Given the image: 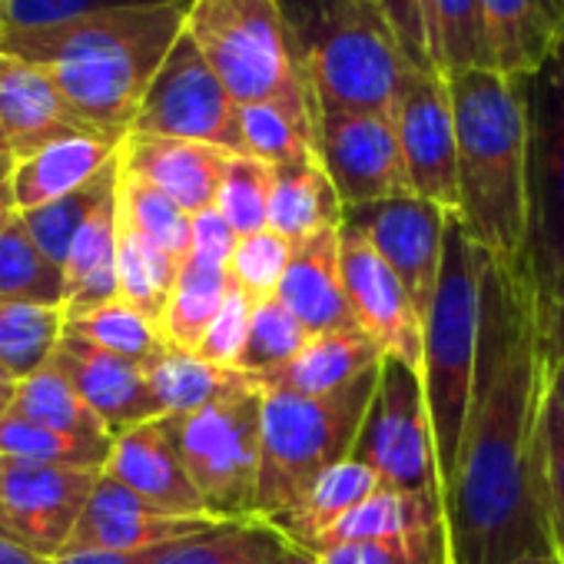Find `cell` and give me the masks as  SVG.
I'll return each mask as SVG.
<instances>
[{
    "label": "cell",
    "instance_id": "obj_1",
    "mask_svg": "<svg viewBox=\"0 0 564 564\" xmlns=\"http://www.w3.org/2000/svg\"><path fill=\"white\" fill-rule=\"evenodd\" d=\"M541 405L534 293L518 265L488 259L475 395L445 488L448 564L554 557L541 501Z\"/></svg>",
    "mask_w": 564,
    "mask_h": 564
},
{
    "label": "cell",
    "instance_id": "obj_2",
    "mask_svg": "<svg viewBox=\"0 0 564 564\" xmlns=\"http://www.w3.org/2000/svg\"><path fill=\"white\" fill-rule=\"evenodd\" d=\"M186 11L189 0H166L54 28H0V54L41 67L90 130L127 140Z\"/></svg>",
    "mask_w": 564,
    "mask_h": 564
},
{
    "label": "cell",
    "instance_id": "obj_3",
    "mask_svg": "<svg viewBox=\"0 0 564 564\" xmlns=\"http://www.w3.org/2000/svg\"><path fill=\"white\" fill-rule=\"evenodd\" d=\"M458 130V223L498 262L518 265L528 232V80L495 70L448 77Z\"/></svg>",
    "mask_w": 564,
    "mask_h": 564
},
{
    "label": "cell",
    "instance_id": "obj_4",
    "mask_svg": "<svg viewBox=\"0 0 564 564\" xmlns=\"http://www.w3.org/2000/svg\"><path fill=\"white\" fill-rule=\"evenodd\" d=\"M319 113H392L412 70L369 0H279Z\"/></svg>",
    "mask_w": 564,
    "mask_h": 564
},
{
    "label": "cell",
    "instance_id": "obj_5",
    "mask_svg": "<svg viewBox=\"0 0 564 564\" xmlns=\"http://www.w3.org/2000/svg\"><path fill=\"white\" fill-rule=\"evenodd\" d=\"M488 259L491 256L465 232L458 216H452L435 303L425 319V372H422L425 402L435 429L442 491L455 475V458L475 395Z\"/></svg>",
    "mask_w": 564,
    "mask_h": 564
},
{
    "label": "cell",
    "instance_id": "obj_6",
    "mask_svg": "<svg viewBox=\"0 0 564 564\" xmlns=\"http://www.w3.org/2000/svg\"><path fill=\"white\" fill-rule=\"evenodd\" d=\"M376 386L379 369L329 395L262 389L256 521H272L293 511L333 465L352 458Z\"/></svg>",
    "mask_w": 564,
    "mask_h": 564
},
{
    "label": "cell",
    "instance_id": "obj_7",
    "mask_svg": "<svg viewBox=\"0 0 564 564\" xmlns=\"http://www.w3.org/2000/svg\"><path fill=\"white\" fill-rule=\"evenodd\" d=\"M186 34L236 107L275 104L316 120L279 0H189Z\"/></svg>",
    "mask_w": 564,
    "mask_h": 564
},
{
    "label": "cell",
    "instance_id": "obj_8",
    "mask_svg": "<svg viewBox=\"0 0 564 564\" xmlns=\"http://www.w3.org/2000/svg\"><path fill=\"white\" fill-rule=\"evenodd\" d=\"M163 419L206 511L219 521H256L262 389L229 395L189 415Z\"/></svg>",
    "mask_w": 564,
    "mask_h": 564
},
{
    "label": "cell",
    "instance_id": "obj_9",
    "mask_svg": "<svg viewBox=\"0 0 564 564\" xmlns=\"http://www.w3.org/2000/svg\"><path fill=\"white\" fill-rule=\"evenodd\" d=\"M352 458L369 465L382 488L432 495L445 501L425 386L422 376L399 359H382L379 366V386Z\"/></svg>",
    "mask_w": 564,
    "mask_h": 564
},
{
    "label": "cell",
    "instance_id": "obj_10",
    "mask_svg": "<svg viewBox=\"0 0 564 564\" xmlns=\"http://www.w3.org/2000/svg\"><path fill=\"white\" fill-rule=\"evenodd\" d=\"M130 133L193 140L246 156L239 107L186 31L153 77Z\"/></svg>",
    "mask_w": 564,
    "mask_h": 564
},
{
    "label": "cell",
    "instance_id": "obj_11",
    "mask_svg": "<svg viewBox=\"0 0 564 564\" xmlns=\"http://www.w3.org/2000/svg\"><path fill=\"white\" fill-rule=\"evenodd\" d=\"M528 232L518 259L534 310L564 300V117L528 97Z\"/></svg>",
    "mask_w": 564,
    "mask_h": 564
},
{
    "label": "cell",
    "instance_id": "obj_12",
    "mask_svg": "<svg viewBox=\"0 0 564 564\" xmlns=\"http://www.w3.org/2000/svg\"><path fill=\"white\" fill-rule=\"evenodd\" d=\"M448 223L452 213L422 196H395L366 206H349L343 216V226L372 242V249L402 279L422 323L429 319L435 303Z\"/></svg>",
    "mask_w": 564,
    "mask_h": 564
},
{
    "label": "cell",
    "instance_id": "obj_13",
    "mask_svg": "<svg viewBox=\"0 0 564 564\" xmlns=\"http://www.w3.org/2000/svg\"><path fill=\"white\" fill-rule=\"evenodd\" d=\"M392 123L412 193L458 216V130L448 77L412 67L392 107Z\"/></svg>",
    "mask_w": 564,
    "mask_h": 564
},
{
    "label": "cell",
    "instance_id": "obj_14",
    "mask_svg": "<svg viewBox=\"0 0 564 564\" xmlns=\"http://www.w3.org/2000/svg\"><path fill=\"white\" fill-rule=\"evenodd\" d=\"M316 153L346 209L415 196L392 113H319Z\"/></svg>",
    "mask_w": 564,
    "mask_h": 564
},
{
    "label": "cell",
    "instance_id": "obj_15",
    "mask_svg": "<svg viewBox=\"0 0 564 564\" xmlns=\"http://www.w3.org/2000/svg\"><path fill=\"white\" fill-rule=\"evenodd\" d=\"M97 481L100 471L87 468L0 458V518L14 541L44 557H61Z\"/></svg>",
    "mask_w": 564,
    "mask_h": 564
},
{
    "label": "cell",
    "instance_id": "obj_16",
    "mask_svg": "<svg viewBox=\"0 0 564 564\" xmlns=\"http://www.w3.org/2000/svg\"><path fill=\"white\" fill-rule=\"evenodd\" d=\"M343 282L359 329L412 372H425V323L402 279L359 232L343 226Z\"/></svg>",
    "mask_w": 564,
    "mask_h": 564
},
{
    "label": "cell",
    "instance_id": "obj_17",
    "mask_svg": "<svg viewBox=\"0 0 564 564\" xmlns=\"http://www.w3.org/2000/svg\"><path fill=\"white\" fill-rule=\"evenodd\" d=\"M226 521L209 514H170L100 471V481L64 551H150L206 534Z\"/></svg>",
    "mask_w": 564,
    "mask_h": 564
},
{
    "label": "cell",
    "instance_id": "obj_18",
    "mask_svg": "<svg viewBox=\"0 0 564 564\" xmlns=\"http://www.w3.org/2000/svg\"><path fill=\"white\" fill-rule=\"evenodd\" d=\"M54 366L74 382L80 399L94 409V415L113 438L127 429L163 419L147 379V366L140 362L97 349L94 343L64 329L54 352Z\"/></svg>",
    "mask_w": 564,
    "mask_h": 564
},
{
    "label": "cell",
    "instance_id": "obj_19",
    "mask_svg": "<svg viewBox=\"0 0 564 564\" xmlns=\"http://www.w3.org/2000/svg\"><path fill=\"white\" fill-rule=\"evenodd\" d=\"M0 130L14 160L67 137L97 133L70 110L57 84L41 67L8 54H0Z\"/></svg>",
    "mask_w": 564,
    "mask_h": 564
},
{
    "label": "cell",
    "instance_id": "obj_20",
    "mask_svg": "<svg viewBox=\"0 0 564 564\" xmlns=\"http://www.w3.org/2000/svg\"><path fill=\"white\" fill-rule=\"evenodd\" d=\"M104 475L137 491L170 514H209L203 495L189 481L183 458L170 438L166 419L143 422L113 438ZM213 518V514H209Z\"/></svg>",
    "mask_w": 564,
    "mask_h": 564
},
{
    "label": "cell",
    "instance_id": "obj_21",
    "mask_svg": "<svg viewBox=\"0 0 564 564\" xmlns=\"http://www.w3.org/2000/svg\"><path fill=\"white\" fill-rule=\"evenodd\" d=\"M120 160L130 176H140L143 183L156 186L173 203H180L189 216H196L216 206L219 183L226 176L232 153L193 140L130 133L123 140Z\"/></svg>",
    "mask_w": 564,
    "mask_h": 564
},
{
    "label": "cell",
    "instance_id": "obj_22",
    "mask_svg": "<svg viewBox=\"0 0 564 564\" xmlns=\"http://www.w3.org/2000/svg\"><path fill=\"white\" fill-rule=\"evenodd\" d=\"M275 300L310 329V336L359 329L343 282V226L296 242Z\"/></svg>",
    "mask_w": 564,
    "mask_h": 564
},
{
    "label": "cell",
    "instance_id": "obj_23",
    "mask_svg": "<svg viewBox=\"0 0 564 564\" xmlns=\"http://www.w3.org/2000/svg\"><path fill=\"white\" fill-rule=\"evenodd\" d=\"M488 70L531 80L564 37V0H481Z\"/></svg>",
    "mask_w": 564,
    "mask_h": 564
},
{
    "label": "cell",
    "instance_id": "obj_24",
    "mask_svg": "<svg viewBox=\"0 0 564 564\" xmlns=\"http://www.w3.org/2000/svg\"><path fill=\"white\" fill-rule=\"evenodd\" d=\"M123 150V140L100 137V133H80L57 143H47L44 150L14 160V170L8 176L18 209H37L61 196H70L74 189L97 180Z\"/></svg>",
    "mask_w": 564,
    "mask_h": 564
},
{
    "label": "cell",
    "instance_id": "obj_25",
    "mask_svg": "<svg viewBox=\"0 0 564 564\" xmlns=\"http://www.w3.org/2000/svg\"><path fill=\"white\" fill-rule=\"evenodd\" d=\"M382 349L362 329L310 336L303 352L279 372L259 379V389H282L296 395H329L359 376L382 366Z\"/></svg>",
    "mask_w": 564,
    "mask_h": 564
},
{
    "label": "cell",
    "instance_id": "obj_26",
    "mask_svg": "<svg viewBox=\"0 0 564 564\" xmlns=\"http://www.w3.org/2000/svg\"><path fill=\"white\" fill-rule=\"evenodd\" d=\"M117 246H120V203L113 193L87 219V226L77 232V239L70 246V256L64 265V313H67V319L120 300Z\"/></svg>",
    "mask_w": 564,
    "mask_h": 564
},
{
    "label": "cell",
    "instance_id": "obj_27",
    "mask_svg": "<svg viewBox=\"0 0 564 564\" xmlns=\"http://www.w3.org/2000/svg\"><path fill=\"white\" fill-rule=\"evenodd\" d=\"M379 488H382V481H379V475H376L369 465H362V462H356V458H346V462L333 465V468L306 491V498H303L293 511L272 518L269 524H272L282 538H290L293 544L313 551V544H316L326 531H333L346 514H352V511H356L362 501H369Z\"/></svg>",
    "mask_w": 564,
    "mask_h": 564
},
{
    "label": "cell",
    "instance_id": "obj_28",
    "mask_svg": "<svg viewBox=\"0 0 564 564\" xmlns=\"http://www.w3.org/2000/svg\"><path fill=\"white\" fill-rule=\"evenodd\" d=\"M343 216H346L343 196L319 156L275 170L269 229L293 242H303L313 232L343 226Z\"/></svg>",
    "mask_w": 564,
    "mask_h": 564
},
{
    "label": "cell",
    "instance_id": "obj_29",
    "mask_svg": "<svg viewBox=\"0 0 564 564\" xmlns=\"http://www.w3.org/2000/svg\"><path fill=\"white\" fill-rule=\"evenodd\" d=\"M147 379L163 415H189L229 395L259 389V382L249 372L223 369L196 352H180V349H166L160 359H153L147 366Z\"/></svg>",
    "mask_w": 564,
    "mask_h": 564
},
{
    "label": "cell",
    "instance_id": "obj_30",
    "mask_svg": "<svg viewBox=\"0 0 564 564\" xmlns=\"http://www.w3.org/2000/svg\"><path fill=\"white\" fill-rule=\"evenodd\" d=\"M445 524V501L432 495H412L395 488H379L369 501H362L352 514H346L333 531H326L313 554L336 547V544H356V541H382L399 538L412 531H425Z\"/></svg>",
    "mask_w": 564,
    "mask_h": 564
},
{
    "label": "cell",
    "instance_id": "obj_31",
    "mask_svg": "<svg viewBox=\"0 0 564 564\" xmlns=\"http://www.w3.org/2000/svg\"><path fill=\"white\" fill-rule=\"evenodd\" d=\"M120 203V199H117ZM183 262L147 239L137 226L120 216V246H117V282L120 300L150 316L156 326L166 313V303L176 290Z\"/></svg>",
    "mask_w": 564,
    "mask_h": 564
},
{
    "label": "cell",
    "instance_id": "obj_32",
    "mask_svg": "<svg viewBox=\"0 0 564 564\" xmlns=\"http://www.w3.org/2000/svg\"><path fill=\"white\" fill-rule=\"evenodd\" d=\"M229 293V269L203 265L186 259L176 279V290L160 319V333L170 349L199 352L223 300Z\"/></svg>",
    "mask_w": 564,
    "mask_h": 564
},
{
    "label": "cell",
    "instance_id": "obj_33",
    "mask_svg": "<svg viewBox=\"0 0 564 564\" xmlns=\"http://www.w3.org/2000/svg\"><path fill=\"white\" fill-rule=\"evenodd\" d=\"M64 329L67 313L61 306L0 300V366L18 379L41 372L54 362Z\"/></svg>",
    "mask_w": 564,
    "mask_h": 564
},
{
    "label": "cell",
    "instance_id": "obj_34",
    "mask_svg": "<svg viewBox=\"0 0 564 564\" xmlns=\"http://www.w3.org/2000/svg\"><path fill=\"white\" fill-rule=\"evenodd\" d=\"M0 300L64 310V269L34 242L21 216L0 232Z\"/></svg>",
    "mask_w": 564,
    "mask_h": 564
},
{
    "label": "cell",
    "instance_id": "obj_35",
    "mask_svg": "<svg viewBox=\"0 0 564 564\" xmlns=\"http://www.w3.org/2000/svg\"><path fill=\"white\" fill-rule=\"evenodd\" d=\"M120 156L97 176L90 180L87 186L74 189L70 196H61L47 206H37V209H28L21 213L28 232L34 236V242L64 269L67 265V256H70V246L77 239V232L87 226V219L117 193L120 186Z\"/></svg>",
    "mask_w": 564,
    "mask_h": 564
},
{
    "label": "cell",
    "instance_id": "obj_36",
    "mask_svg": "<svg viewBox=\"0 0 564 564\" xmlns=\"http://www.w3.org/2000/svg\"><path fill=\"white\" fill-rule=\"evenodd\" d=\"M11 415H21L34 425L57 429L67 435H90V438H113L94 409L80 399L74 382L51 362L41 372L21 379Z\"/></svg>",
    "mask_w": 564,
    "mask_h": 564
},
{
    "label": "cell",
    "instance_id": "obj_37",
    "mask_svg": "<svg viewBox=\"0 0 564 564\" xmlns=\"http://www.w3.org/2000/svg\"><path fill=\"white\" fill-rule=\"evenodd\" d=\"M113 438L67 435L57 429L34 425L21 415L0 419V458H18L34 465H61V468H87L104 471L110 458Z\"/></svg>",
    "mask_w": 564,
    "mask_h": 564
},
{
    "label": "cell",
    "instance_id": "obj_38",
    "mask_svg": "<svg viewBox=\"0 0 564 564\" xmlns=\"http://www.w3.org/2000/svg\"><path fill=\"white\" fill-rule=\"evenodd\" d=\"M239 130L246 156H256L269 166L306 163L316 153V120L293 113L275 104H249L239 107Z\"/></svg>",
    "mask_w": 564,
    "mask_h": 564
},
{
    "label": "cell",
    "instance_id": "obj_39",
    "mask_svg": "<svg viewBox=\"0 0 564 564\" xmlns=\"http://www.w3.org/2000/svg\"><path fill=\"white\" fill-rule=\"evenodd\" d=\"M269 521H226L206 534L166 544L156 564H269L282 547Z\"/></svg>",
    "mask_w": 564,
    "mask_h": 564
},
{
    "label": "cell",
    "instance_id": "obj_40",
    "mask_svg": "<svg viewBox=\"0 0 564 564\" xmlns=\"http://www.w3.org/2000/svg\"><path fill=\"white\" fill-rule=\"evenodd\" d=\"M67 329L74 336L94 343L97 349H107V352L123 356L140 366H150L153 359H160L170 349L160 326L123 300H113L107 306H97L84 316L67 319Z\"/></svg>",
    "mask_w": 564,
    "mask_h": 564
},
{
    "label": "cell",
    "instance_id": "obj_41",
    "mask_svg": "<svg viewBox=\"0 0 564 564\" xmlns=\"http://www.w3.org/2000/svg\"><path fill=\"white\" fill-rule=\"evenodd\" d=\"M432 47L445 77L488 70L481 0H432Z\"/></svg>",
    "mask_w": 564,
    "mask_h": 564
},
{
    "label": "cell",
    "instance_id": "obj_42",
    "mask_svg": "<svg viewBox=\"0 0 564 564\" xmlns=\"http://www.w3.org/2000/svg\"><path fill=\"white\" fill-rule=\"evenodd\" d=\"M123 163V160H120ZM120 216L137 226L147 239H153L160 249H166L173 259L186 262L189 259V229H193V216L173 203L166 193H160L156 186L143 183L140 176H130L127 170H120Z\"/></svg>",
    "mask_w": 564,
    "mask_h": 564
},
{
    "label": "cell",
    "instance_id": "obj_43",
    "mask_svg": "<svg viewBox=\"0 0 564 564\" xmlns=\"http://www.w3.org/2000/svg\"><path fill=\"white\" fill-rule=\"evenodd\" d=\"M275 189V166L256 156H232L219 183L216 209L236 229V236H252L269 229V206Z\"/></svg>",
    "mask_w": 564,
    "mask_h": 564
},
{
    "label": "cell",
    "instance_id": "obj_44",
    "mask_svg": "<svg viewBox=\"0 0 564 564\" xmlns=\"http://www.w3.org/2000/svg\"><path fill=\"white\" fill-rule=\"evenodd\" d=\"M306 343H310V329L279 300L256 303L249 343H246V356H242V372H249L259 382V379L279 372L286 362H293Z\"/></svg>",
    "mask_w": 564,
    "mask_h": 564
},
{
    "label": "cell",
    "instance_id": "obj_45",
    "mask_svg": "<svg viewBox=\"0 0 564 564\" xmlns=\"http://www.w3.org/2000/svg\"><path fill=\"white\" fill-rule=\"evenodd\" d=\"M293 249L296 242L279 236L275 229H259L252 236H242L229 259V279L256 303L275 300L282 279H286Z\"/></svg>",
    "mask_w": 564,
    "mask_h": 564
},
{
    "label": "cell",
    "instance_id": "obj_46",
    "mask_svg": "<svg viewBox=\"0 0 564 564\" xmlns=\"http://www.w3.org/2000/svg\"><path fill=\"white\" fill-rule=\"evenodd\" d=\"M323 564H448V531L445 524L382 538V541H356L319 551Z\"/></svg>",
    "mask_w": 564,
    "mask_h": 564
},
{
    "label": "cell",
    "instance_id": "obj_47",
    "mask_svg": "<svg viewBox=\"0 0 564 564\" xmlns=\"http://www.w3.org/2000/svg\"><path fill=\"white\" fill-rule=\"evenodd\" d=\"M541 501L547 518V538L557 564H564V409L547 395L541 405Z\"/></svg>",
    "mask_w": 564,
    "mask_h": 564
},
{
    "label": "cell",
    "instance_id": "obj_48",
    "mask_svg": "<svg viewBox=\"0 0 564 564\" xmlns=\"http://www.w3.org/2000/svg\"><path fill=\"white\" fill-rule=\"evenodd\" d=\"M252 313H256V300L249 293H242L229 279V293H226V300H223V306H219V313H216V319H213L196 356H203L206 362L223 366V369H242Z\"/></svg>",
    "mask_w": 564,
    "mask_h": 564
},
{
    "label": "cell",
    "instance_id": "obj_49",
    "mask_svg": "<svg viewBox=\"0 0 564 564\" xmlns=\"http://www.w3.org/2000/svg\"><path fill=\"white\" fill-rule=\"evenodd\" d=\"M166 4V0H0V28H54L104 11Z\"/></svg>",
    "mask_w": 564,
    "mask_h": 564
},
{
    "label": "cell",
    "instance_id": "obj_50",
    "mask_svg": "<svg viewBox=\"0 0 564 564\" xmlns=\"http://www.w3.org/2000/svg\"><path fill=\"white\" fill-rule=\"evenodd\" d=\"M369 4L386 18L412 67L438 70L432 47V0H369Z\"/></svg>",
    "mask_w": 564,
    "mask_h": 564
},
{
    "label": "cell",
    "instance_id": "obj_51",
    "mask_svg": "<svg viewBox=\"0 0 564 564\" xmlns=\"http://www.w3.org/2000/svg\"><path fill=\"white\" fill-rule=\"evenodd\" d=\"M236 242H239L236 229L226 223V216L216 206L193 216V229H189V259L193 262L229 269Z\"/></svg>",
    "mask_w": 564,
    "mask_h": 564
},
{
    "label": "cell",
    "instance_id": "obj_52",
    "mask_svg": "<svg viewBox=\"0 0 564 564\" xmlns=\"http://www.w3.org/2000/svg\"><path fill=\"white\" fill-rule=\"evenodd\" d=\"M534 323H538V356H541V369H561L564 366V300L547 306V310H534Z\"/></svg>",
    "mask_w": 564,
    "mask_h": 564
},
{
    "label": "cell",
    "instance_id": "obj_53",
    "mask_svg": "<svg viewBox=\"0 0 564 564\" xmlns=\"http://www.w3.org/2000/svg\"><path fill=\"white\" fill-rule=\"evenodd\" d=\"M528 97L538 100V104H544L557 117H564V37L554 47L551 61L541 67V74H534L528 80Z\"/></svg>",
    "mask_w": 564,
    "mask_h": 564
},
{
    "label": "cell",
    "instance_id": "obj_54",
    "mask_svg": "<svg viewBox=\"0 0 564 564\" xmlns=\"http://www.w3.org/2000/svg\"><path fill=\"white\" fill-rule=\"evenodd\" d=\"M163 547H150V551H64L61 557H54V564H156Z\"/></svg>",
    "mask_w": 564,
    "mask_h": 564
},
{
    "label": "cell",
    "instance_id": "obj_55",
    "mask_svg": "<svg viewBox=\"0 0 564 564\" xmlns=\"http://www.w3.org/2000/svg\"><path fill=\"white\" fill-rule=\"evenodd\" d=\"M0 564H54V557H44V554L31 551L28 544L0 534Z\"/></svg>",
    "mask_w": 564,
    "mask_h": 564
},
{
    "label": "cell",
    "instance_id": "obj_56",
    "mask_svg": "<svg viewBox=\"0 0 564 564\" xmlns=\"http://www.w3.org/2000/svg\"><path fill=\"white\" fill-rule=\"evenodd\" d=\"M269 564H323V561H319V554H313V551H306V547H300V544H293L286 538V541H282V547L272 554Z\"/></svg>",
    "mask_w": 564,
    "mask_h": 564
},
{
    "label": "cell",
    "instance_id": "obj_57",
    "mask_svg": "<svg viewBox=\"0 0 564 564\" xmlns=\"http://www.w3.org/2000/svg\"><path fill=\"white\" fill-rule=\"evenodd\" d=\"M21 209H18V199H14V189L8 180H0V232L11 226V219H18Z\"/></svg>",
    "mask_w": 564,
    "mask_h": 564
},
{
    "label": "cell",
    "instance_id": "obj_58",
    "mask_svg": "<svg viewBox=\"0 0 564 564\" xmlns=\"http://www.w3.org/2000/svg\"><path fill=\"white\" fill-rule=\"evenodd\" d=\"M18 386H21V379H18V376H11L4 366H0V419H4V415L11 412L14 395H18Z\"/></svg>",
    "mask_w": 564,
    "mask_h": 564
},
{
    "label": "cell",
    "instance_id": "obj_59",
    "mask_svg": "<svg viewBox=\"0 0 564 564\" xmlns=\"http://www.w3.org/2000/svg\"><path fill=\"white\" fill-rule=\"evenodd\" d=\"M544 386H547V395L564 409V366H561V369L544 372Z\"/></svg>",
    "mask_w": 564,
    "mask_h": 564
},
{
    "label": "cell",
    "instance_id": "obj_60",
    "mask_svg": "<svg viewBox=\"0 0 564 564\" xmlns=\"http://www.w3.org/2000/svg\"><path fill=\"white\" fill-rule=\"evenodd\" d=\"M11 170H14V160L0 156V180H8V176H11Z\"/></svg>",
    "mask_w": 564,
    "mask_h": 564
},
{
    "label": "cell",
    "instance_id": "obj_61",
    "mask_svg": "<svg viewBox=\"0 0 564 564\" xmlns=\"http://www.w3.org/2000/svg\"><path fill=\"white\" fill-rule=\"evenodd\" d=\"M518 564H557V557H524Z\"/></svg>",
    "mask_w": 564,
    "mask_h": 564
},
{
    "label": "cell",
    "instance_id": "obj_62",
    "mask_svg": "<svg viewBox=\"0 0 564 564\" xmlns=\"http://www.w3.org/2000/svg\"><path fill=\"white\" fill-rule=\"evenodd\" d=\"M0 156H8V160H14V156H11V147H8V140H4V130H0Z\"/></svg>",
    "mask_w": 564,
    "mask_h": 564
},
{
    "label": "cell",
    "instance_id": "obj_63",
    "mask_svg": "<svg viewBox=\"0 0 564 564\" xmlns=\"http://www.w3.org/2000/svg\"><path fill=\"white\" fill-rule=\"evenodd\" d=\"M0 534H8V538H11V531H8V524H4V518H0Z\"/></svg>",
    "mask_w": 564,
    "mask_h": 564
}]
</instances>
